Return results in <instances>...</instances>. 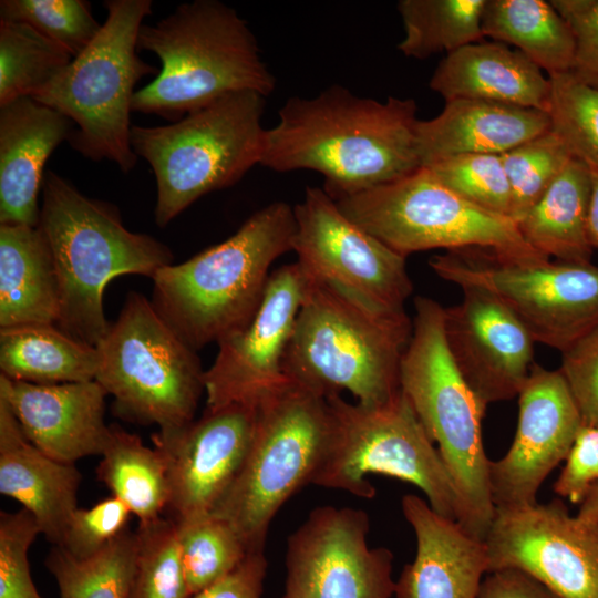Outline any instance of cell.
I'll return each mask as SVG.
<instances>
[{"mask_svg":"<svg viewBox=\"0 0 598 598\" xmlns=\"http://www.w3.org/2000/svg\"><path fill=\"white\" fill-rule=\"evenodd\" d=\"M413 99L360 97L331 85L312 97L293 96L265 128L259 164L285 173L310 169L333 198L402 178L421 167Z\"/></svg>","mask_w":598,"mask_h":598,"instance_id":"1","label":"cell"},{"mask_svg":"<svg viewBox=\"0 0 598 598\" xmlns=\"http://www.w3.org/2000/svg\"><path fill=\"white\" fill-rule=\"evenodd\" d=\"M293 207L274 202L229 238L152 278L151 302L193 350L246 327L258 310L274 261L292 250Z\"/></svg>","mask_w":598,"mask_h":598,"instance_id":"2","label":"cell"},{"mask_svg":"<svg viewBox=\"0 0 598 598\" xmlns=\"http://www.w3.org/2000/svg\"><path fill=\"white\" fill-rule=\"evenodd\" d=\"M38 227L43 233L60 282L55 326L71 338L96 347L106 334L103 293L116 276L150 278L174 262L171 249L154 237L128 230L118 209L83 195L52 171L44 174Z\"/></svg>","mask_w":598,"mask_h":598,"instance_id":"3","label":"cell"},{"mask_svg":"<svg viewBox=\"0 0 598 598\" xmlns=\"http://www.w3.org/2000/svg\"><path fill=\"white\" fill-rule=\"evenodd\" d=\"M306 280L282 362L285 375L326 399L347 391L361 404L378 405L394 398L412 336L406 312L375 310Z\"/></svg>","mask_w":598,"mask_h":598,"instance_id":"4","label":"cell"},{"mask_svg":"<svg viewBox=\"0 0 598 598\" xmlns=\"http://www.w3.org/2000/svg\"><path fill=\"white\" fill-rule=\"evenodd\" d=\"M137 48L153 52L161 69L135 92L133 112L177 121L230 93L267 97L276 85L248 23L218 0L182 3L155 24H143Z\"/></svg>","mask_w":598,"mask_h":598,"instance_id":"5","label":"cell"},{"mask_svg":"<svg viewBox=\"0 0 598 598\" xmlns=\"http://www.w3.org/2000/svg\"><path fill=\"white\" fill-rule=\"evenodd\" d=\"M412 336L400 368L409 399L453 481L460 502L457 523L484 540L495 507L482 439L487 406L462 377L446 344L444 307L416 297Z\"/></svg>","mask_w":598,"mask_h":598,"instance_id":"6","label":"cell"},{"mask_svg":"<svg viewBox=\"0 0 598 598\" xmlns=\"http://www.w3.org/2000/svg\"><path fill=\"white\" fill-rule=\"evenodd\" d=\"M266 96L227 94L172 124L132 125L131 145L156 179L154 219L166 227L202 196L235 185L260 162Z\"/></svg>","mask_w":598,"mask_h":598,"instance_id":"7","label":"cell"},{"mask_svg":"<svg viewBox=\"0 0 598 598\" xmlns=\"http://www.w3.org/2000/svg\"><path fill=\"white\" fill-rule=\"evenodd\" d=\"M104 7L106 20L91 44L31 97L76 125L69 138L76 152L128 173L137 162L131 145L134 89L143 76L159 72L137 55L152 1L107 0Z\"/></svg>","mask_w":598,"mask_h":598,"instance_id":"8","label":"cell"},{"mask_svg":"<svg viewBox=\"0 0 598 598\" xmlns=\"http://www.w3.org/2000/svg\"><path fill=\"white\" fill-rule=\"evenodd\" d=\"M330 431L327 399L288 379L258 402L244 463L212 515L226 522L249 551L264 550L278 511L312 484Z\"/></svg>","mask_w":598,"mask_h":598,"instance_id":"9","label":"cell"},{"mask_svg":"<svg viewBox=\"0 0 598 598\" xmlns=\"http://www.w3.org/2000/svg\"><path fill=\"white\" fill-rule=\"evenodd\" d=\"M331 431L312 484L372 498L381 474L420 488L440 515L456 520L460 502L447 468L402 390L378 405L327 398Z\"/></svg>","mask_w":598,"mask_h":598,"instance_id":"10","label":"cell"},{"mask_svg":"<svg viewBox=\"0 0 598 598\" xmlns=\"http://www.w3.org/2000/svg\"><path fill=\"white\" fill-rule=\"evenodd\" d=\"M95 380L114 396L118 414L166 431L194 421L205 393V370L158 316L151 300L132 291L96 344Z\"/></svg>","mask_w":598,"mask_h":598,"instance_id":"11","label":"cell"},{"mask_svg":"<svg viewBox=\"0 0 598 598\" xmlns=\"http://www.w3.org/2000/svg\"><path fill=\"white\" fill-rule=\"evenodd\" d=\"M429 265L461 289L488 292L535 342L560 352L598 327V266L591 262L525 260L473 246L435 255Z\"/></svg>","mask_w":598,"mask_h":598,"instance_id":"12","label":"cell"},{"mask_svg":"<svg viewBox=\"0 0 598 598\" xmlns=\"http://www.w3.org/2000/svg\"><path fill=\"white\" fill-rule=\"evenodd\" d=\"M334 200L349 219L404 257L478 246L525 260L549 259L526 244L512 218L467 202L423 166Z\"/></svg>","mask_w":598,"mask_h":598,"instance_id":"13","label":"cell"},{"mask_svg":"<svg viewBox=\"0 0 598 598\" xmlns=\"http://www.w3.org/2000/svg\"><path fill=\"white\" fill-rule=\"evenodd\" d=\"M292 251L302 272L380 311L401 312L413 285L406 257L349 219L320 187L293 207Z\"/></svg>","mask_w":598,"mask_h":598,"instance_id":"14","label":"cell"},{"mask_svg":"<svg viewBox=\"0 0 598 598\" xmlns=\"http://www.w3.org/2000/svg\"><path fill=\"white\" fill-rule=\"evenodd\" d=\"M365 511L313 508L288 537L280 598H391L393 554L370 547Z\"/></svg>","mask_w":598,"mask_h":598,"instance_id":"15","label":"cell"},{"mask_svg":"<svg viewBox=\"0 0 598 598\" xmlns=\"http://www.w3.org/2000/svg\"><path fill=\"white\" fill-rule=\"evenodd\" d=\"M484 542L487 573L514 568L557 598H598V523L571 516L560 498L495 508Z\"/></svg>","mask_w":598,"mask_h":598,"instance_id":"16","label":"cell"},{"mask_svg":"<svg viewBox=\"0 0 598 598\" xmlns=\"http://www.w3.org/2000/svg\"><path fill=\"white\" fill-rule=\"evenodd\" d=\"M257 404L205 409L200 419L152 435L166 466L167 509L177 524L212 515L227 493L248 452Z\"/></svg>","mask_w":598,"mask_h":598,"instance_id":"17","label":"cell"},{"mask_svg":"<svg viewBox=\"0 0 598 598\" xmlns=\"http://www.w3.org/2000/svg\"><path fill=\"white\" fill-rule=\"evenodd\" d=\"M306 281L297 262L276 269L250 322L218 341L217 355L205 370L207 410L257 404L288 381L282 362Z\"/></svg>","mask_w":598,"mask_h":598,"instance_id":"18","label":"cell"},{"mask_svg":"<svg viewBox=\"0 0 598 598\" xmlns=\"http://www.w3.org/2000/svg\"><path fill=\"white\" fill-rule=\"evenodd\" d=\"M571 392L559 370L536 363L518 394V421L507 453L488 465L495 508L535 505L548 474L565 461L582 425Z\"/></svg>","mask_w":598,"mask_h":598,"instance_id":"19","label":"cell"},{"mask_svg":"<svg viewBox=\"0 0 598 598\" xmlns=\"http://www.w3.org/2000/svg\"><path fill=\"white\" fill-rule=\"evenodd\" d=\"M444 308L447 348L464 380L487 406L518 396L534 364L535 341L518 319L481 289L462 288Z\"/></svg>","mask_w":598,"mask_h":598,"instance_id":"20","label":"cell"},{"mask_svg":"<svg viewBox=\"0 0 598 598\" xmlns=\"http://www.w3.org/2000/svg\"><path fill=\"white\" fill-rule=\"evenodd\" d=\"M105 389L96 381L37 384L0 374V396L25 437L54 460L101 455L111 426L105 423Z\"/></svg>","mask_w":598,"mask_h":598,"instance_id":"21","label":"cell"},{"mask_svg":"<svg viewBox=\"0 0 598 598\" xmlns=\"http://www.w3.org/2000/svg\"><path fill=\"white\" fill-rule=\"evenodd\" d=\"M401 507L415 534L416 553L395 581V598H477L488 571L485 542L420 496L404 495Z\"/></svg>","mask_w":598,"mask_h":598,"instance_id":"22","label":"cell"},{"mask_svg":"<svg viewBox=\"0 0 598 598\" xmlns=\"http://www.w3.org/2000/svg\"><path fill=\"white\" fill-rule=\"evenodd\" d=\"M72 132L70 118L30 96L0 106V225L38 226L44 165Z\"/></svg>","mask_w":598,"mask_h":598,"instance_id":"23","label":"cell"},{"mask_svg":"<svg viewBox=\"0 0 598 598\" xmlns=\"http://www.w3.org/2000/svg\"><path fill=\"white\" fill-rule=\"evenodd\" d=\"M551 128L547 112L491 101L456 99L430 120H419L421 166L464 154H504Z\"/></svg>","mask_w":598,"mask_h":598,"instance_id":"24","label":"cell"},{"mask_svg":"<svg viewBox=\"0 0 598 598\" xmlns=\"http://www.w3.org/2000/svg\"><path fill=\"white\" fill-rule=\"evenodd\" d=\"M80 482L75 464L52 458L25 437L0 396V493L31 513L41 533L55 545L79 508Z\"/></svg>","mask_w":598,"mask_h":598,"instance_id":"25","label":"cell"},{"mask_svg":"<svg viewBox=\"0 0 598 598\" xmlns=\"http://www.w3.org/2000/svg\"><path fill=\"white\" fill-rule=\"evenodd\" d=\"M430 87L445 102L491 101L548 113L551 84L536 64L501 42H476L446 56L436 66Z\"/></svg>","mask_w":598,"mask_h":598,"instance_id":"26","label":"cell"},{"mask_svg":"<svg viewBox=\"0 0 598 598\" xmlns=\"http://www.w3.org/2000/svg\"><path fill=\"white\" fill-rule=\"evenodd\" d=\"M60 282L50 246L40 228L0 225V328L55 324Z\"/></svg>","mask_w":598,"mask_h":598,"instance_id":"27","label":"cell"},{"mask_svg":"<svg viewBox=\"0 0 598 598\" xmlns=\"http://www.w3.org/2000/svg\"><path fill=\"white\" fill-rule=\"evenodd\" d=\"M590 166L573 157L544 195L517 223L534 250L565 262H591L587 236Z\"/></svg>","mask_w":598,"mask_h":598,"instance_id":"28","label":"cell"},{"mask_svg":"<svg viewBox=\"0 0 598 598\" xmlns=\"http://www.w3.org/2000/svg\"><path fill=\"white\" fill-rule=\"evenodd\" d=\"M96 348L62 332L55 324L0 328L1 374L14 381L56 384L95 380Z\"/></svg>","mask_w":598,"mask_h":598,"instance_id":"29","label":"cell"},{"mask_svg":"<svg viewBox=\"0 0 598 598\" xmlns=\"http://www.w3.org/2000/svg\"><path fill=\"white\" fill-rule=\"evenodd\" d=\"M482 32L484 38L513 45L548 76L571 69L573 33L550 1L486 0Z\"/></svg>","mask_w":598,"mask_h":598,"instance_id":"30","label":"cell"},{"mask_svg":"<svg viewBox=\"0 0 598 598\" xmlns=\"http://www.w3.org/2000/svg\"><path fill=\"white\" fill-rule=\"evenodd\" d=\"M101 456L97 478L130 508L138 524L162 517L169 502V485L161 453L140 436L111 426Z\"/></svg>","mask_w":598,"mask_h":598,"instance_id":"31","label":"cell"},{"mask_svg":"<svg viewBox=\"0 0 598 598\" xmlns=\"http://www.w3.org/2000/svg\"><path fill=\"white\" fill-rule=\"evenodd\" d=\"M486 0H401L398 10L404 37L398 44L403 55L414 59L481 42L482 13Z\"/></svg>","mask_w":598,"mask_h":598,"instance_id":"32","label":"cell"},{"mask_svg":"<svg viewBox=\"0 0 598 598\" xmlns=\"http://www.w3.org/2000/svg\"><path fill=\"white\" fill-rule=\"evenodd\" d=\"M136 556V534L125 529L111 544L87 558H75L60 546L45 561L60 598H127Z\"/></svg>","mask_w":598,"mask_h":598,"instance_id":"33","label":"cell"},{"mask_svg":"<svg viewBox=\"0 0 598 598\" xmlns=\"http://www.w3.org/2000/svg\"><path fill=\"white\" fill-rule=\"evenodd\" d=\"M72 59L65 49L29 24L0 20V106L33 96Z\"/></svg>","mask_w":598,"mask_h":598,"instance_id":"34","label":"cell"},{"mask_svg":"<svg viewBox=\"0 0 598 598\" xmlns=\"http://www.w3.org/2000/svg\"><path fill=\"white\" fill-rule=\"evenodd\" d=\"M132 586L127 598H192L174 519L138 524Z\"/></svg>","mask_w":598,"mask_h":598,"instance_id":"35","label":"cell"},{"mask_svg":"<svg viewBox=\"0 0 598 598\" xmlns=\"http://www.w3.org/2000/svg\"><path fill=\"white\" fill-rule=\"evenodd\" d=\"M177 527L192 596L230 574L250 553L237 533L213 515Z\"/></svg>","mask_w":598,"mask_h":598,"instance_id":"36","label":"cell"},{"mask_svg":"<svg viewBox=\"0 0 598 598\" xmlns=\"http://www.w3.org/2000/svg\"><path fill=\"white\" fill-rule=\"evenodd\" d=\"M501 156L511 188L509 217L516 224L574 157L551 128Z\"/></svg>","mask_w":598,"mask_h":598,"instance_id":"37","label":"cell"},{"mask_svg":"<svg viewBox=\"0 0 598 598\" xmlns=\"http://www.w3.org/2000/svg\"><path fill=\"white\" fill-rule=\"evenodd\" d=\"M0 20L29 24L73 58L91 44L102 28L91 3L84 0H1Z\"/></svg>","mask_w":598,"mask_h":598,"instance_id":"38","label":"cell"},{"mask_svg":"<svg viewBox=\"0 0 598 598\" xmlns=\"http://www.w3.org/2000/svg\"><path fill=\"white\" fill-rule=\"evenodd\" d=\"M549 79L551 130L574 157L598 168V89L577 81L569 72Z\"/></svg>","mask_w":598,"mask_h":598,"instance_id":"39","label":"cell"},{"mask_svg":"<svg viewBox=\"0 0 598 598\" xmlns=\"http://www.w3.org/2000/svg\"><path fill=\"white\" fill-rule=\"evenodd\" d=\"M423 167L467 202L509 217L511 188L501 155L464 154Z\"/></svg>","mask_w":598,"mask_h":598,"instance_id":"40","label":"cell"},{"mask_svg":"<svg viewBox=\"0 0 598 598\" xmlns=\"http://www.w3.org/2000/svg\"><path fill=\"white\" fill-rule=\"evenodd\" d=\"M41 528L27 509L0 514V598H42L32 580L29 549Z\"/></svg>","mask_w":598,"mask_h":598,"instance_id":"41","label":"cell"},{"mask_svg":"<svg viewBox=\"0 0 598 598\" xmlns=\"http://www.w3.org/2000/svg\"><path fill=\"white\" fill-rule=\"evenodd\" d=\"M131 515L130 508L112 495L89 508H78L58 546L75 558L91 557L126 529Z\"/></svg>","mask_w":598,"mask_h":598,"instance_id":"42","label":"cell"},{"mask_svg":"<svg viewBox=\"0 0 598 598\" xmlns=\"http://www.w3.org/2000/svg\"><path fill=\"white\" fill-rule=\"evenodd\" d=\"M558 370L571 392L582 423L598 427V327L561 352Z\"/></svg>","mask_w":598,"mask_h":598,"instance_id":"43","label":"cell"},{"mask_svg":"<svg viewBox=\"0 0 598 598\" xmlns=\"http://www.w3.org/2000/svg\"><path fill=\"white\" fill-rule=\"evenodd\" d=\"M570 28L575 42L569 73L598 89V0H551Z\"/></svg>","mask_w":598,"mask_h":598,"instance_id":"44","label":"cell"},{"mask_svg":"<svg viewBox=\"0 0 598 598\" xmlns=\"http://www.w3.org/2000/svg\"><path fill=\"white\" fill-rule=\"evenodd\" d=\"M598 481V427L582 424L554 483L555 493L581 504Z\"/></svg>","mask_w":598,"mask_h":598,"instance_id":"45","label":"cell"},{"mask_svg":"<svg viewBox=\"0 0 598 598\" xmlns=\"http://www.w3.org/2000/svg\"><path fill=\"white\" fill-rule=\"evenodd\" d=\"M266 573L264 550L250 551L230 574L192 598H262Z\"/></svg>","mask_w":598,"mask_h":598,"instance_id":"46","label":"cell"},{"mask_svg":"<svg viewBox=\"0 0 598 598\" xmlns=\"http://www.w3.org/2000/svg\"><path fill=\"white\" fill-rule=\"evenodd\" d=\"M477 598H557L530 575L514 568L487 573Z\"/></svg>","mask_w":598,"mask_h":598,"instance_id":"47","label":"cell"},{"mask_svg":"<svg viewBox=\"0 0 598 598\" xmlns=\"http://www.w3.org/2000/svg\"><path fill=\"white\" fill-rule=\"evenodd\" d=\"M590 179L591 189L587 216V236L592 249H598V168L594 166H590Z\"/></svg>","mask_w":598,"mask_h":598,"instance_id":"48","label":"cell"},{"mask_svg":"<svg viewBox=\"0 0 598 598\" xmlns=\"http://www.w3.org/2000/svg\"><path fill=\"white\" fill-rule=\"evenodd\" d=\"M577 516L587 522L598 523V481L580 504Z\"/></svg>","mask_w":598,"mask_h":598,"instance_id":"49","label":"cell"}]
</instances>
